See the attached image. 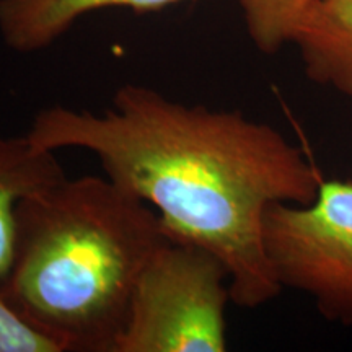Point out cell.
<instances>
[{
	"label": "cell",
	"mask_w": 352,
	"mask_h": 352,
	"mask_svg": "<svg viewBox=\"0 0 352 352\" xmlns=\"http://www.w3.org/2000/svg\"><path fill=\"white\" fill-rule=\"evenodd\" d=\"M263 240L283 289L300 290L324 318L352 327V182L323 179L307 206H270Z\"/></svg>",
	"instance_id": "4"
},
{
	"label": "cell",
	"mask_w": 352,
	"mask_h": 352,
	"mask_svg": "<svg viewBox=\"0 0 352 352\" xmlns=\"http://www.w3.org/2000/svg\"><path fill=\"white\" fill-rule=\"evenodd\" d=\"M25 134L39 151L98 158L109 179L155 208L170 239L222 259L236 307L283 292L264 250V214L277 202H314L323 178L272 126L124 83L101 113L44 108Z\"/></svg>",
	"instance_id": "1"
},
{
	"label": "cell",
	"mask_w": 352,
	"mask_h": 352,
	"mask_svg": "<svg viewBox=\"0 0 352 352\" xmlns=\"http://www.w3.org/2000/svg\"><path fill=\"white\" fill-rule=\"evenodd\" d=\"M189 0H0V34L16 52L46 50L82 16L104 8L158 12Z\"/></svg>",
	"instance_id": "5"
},
{
	"label": "cell",
	"mask_w": 352,
	"mask_h": 352,
	"mask_svg": "<svg viewBox=\"0 0 352 352\" xmlns=\"http://www.w3.org/2000/svg\"><path fill=\"white\" fill-rule=\"evenodd\" d=\"M0 352H63L0 297Z\"/></svg>",
	"instance_id": "9"
},
{
	"label": "cell",
	"mask_w": 352,
	"mask_h": 352,
	"mask_svg": "<svg viewBox=\"0 0 352 352\" xmlns=\"http://www.w3.org/2000/svg\"><path fill=\"white\" fill-rule=\"evenodd\" d=\"M254 46L274 54L290 43L294 30L315 0H236Z\"/></svg>",
	"instance_id": "8"
},
{
	"label": "cell",
	"mask_w": 352,
	"mask_h": 352,
	"mask_svg": "<svg viewBox=\"0 0 352 352\" xmlns=\"http://www.w3.org/2000/svg\"><path fill=\"white\" fill-rule=\"evenodd\" d=\"M168 235L107 175L65 176L16 209L0 297L63 352H113L144 266Z\"/></svg>",
	"instance_id": "2"
},
{
	"label": "cell",
	"mask_w": 352,
	"mask_h": 352,
	"mask_svg": "<svg viewBox=\"0 0 352 352\" xmlns=\"http://www.w3.org/2000/svg\"><path fill=\"white\" fill-rule=\"evenodd\" d=\"M305 74L352 98V0H315L294 30Z\"/></svg>",
	"instance_id": "6"
},
{
	"label": "cell",
	"mask_w": 352,
	"mask_h": 352,
	"mask_svg": "<svg viewBox=\"0 0 352 352\" xmlns=\"http://www.w3.org/2000/svg\"><path fill=\"white\" fill-rule=\"evenodd\" d=\"M65 176L56 152L39 151L26 134L0 135V283L10 271L15 253L19 204Z\"/></svg>",
	"instance_id": "7"
},
{
	"label": "cell",
	"mask_w": 352,
	"mask_h": 352,
	"mask_svg": "<svg viewBox=\"0 0 352 352\" xmlns=\"http://www.w3.org/2000/svg\"><path fill=\"white\" fill-rule=\"evenodd\" d=\"M230 276L204 246L164 241L140 272L113 352H223Z\"/></svg>",
	"instance_id": "3"
}]
</instances>
